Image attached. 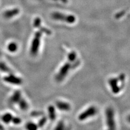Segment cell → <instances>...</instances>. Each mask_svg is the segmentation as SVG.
Here are the masks:
<instances>
[{
  "mask_svg": "<svg viewBox=\"0 0 130 130\" xmlns=\"http://www.w3.org/2000/svg\"><path fill=\"white\" fill-rule=\"evenodd\" d=\"M2 119L4 122L8 123L12 119V116L10 115V114H6V115H5L3 117Z\"/></svg>",
  "mask_w": 130,
  "mask_h": 130,
  "instance_id": "obj_13",
  "label": "cell"
},
{
  "mask_svg": "<svg viewBox=\"0 0 130 130\" xmlns=\"http://www.w3.org/2000/svg\"><path fill=\"white\" fill-rule=\"evenodd\" d=\"M41 34L40 33H37L36 34L35 38H34L33 41L32 42L31 47V53L32 55H36L39 50L40 46V39Z\"/></svg>",
  "mask_w": 130,
  "mask_h": 130,
  "instance_id": "obj_5",
  "label": "cell"
},
{
  "mask_svg": "<svg viewBox=\"0 0 130 130\" xmlns=\"http://www.w3.org/2000/svg\"><path fill=\"white\" fill-rule=\"evenodd\" d=\"M56 106L59 110L62 111H69L71 108L70 104L62 101H56Z\"/></svg>",
  "mask_w": 130,
  "mask_h": 130,
  "instance_id": "obj_6",
  "label": "cell"
},
{
  "mask_svg": "<svg viewBox=\"0 0 130 130\" xmlns=\"http://www.w3.org/2000/svg\"><path fill=\"white\" fill-rule=\"evenodd\" d=\"M13 121L15 124H19L20 123V120L19 118H14L13 119Z\"/></svg>",
  "mask_w": 130,
  "mask_h": 130,
  "instance_id": "obj_19",
  "label": "cell"
},
{
  "mask_svg": "<svg viewBox=\"0 0 130 130\" xmlns=\"http://www.w3.org/2000/svg\"><path fill=\"white\" fill-rule=\"evenodd\" d=\"M19 13V10L18 9H14V10H8L6 11L5 14V16L6 18H10L12 16H15V15L18 14Z\"/></svg>",
  "mask_w": 130,
  "mask_h": 130,
  "instance_id": "obj_10",
  "label": "cell"
},
{
  "mask_svg": "<svg viewBox=\"0 0 130 130\" xmlns=\"http://www.w3.org/2000/svg\"><path fill=\"white\" fill-rule=\"evenodd\" d=\"M54 130H66V126L63 121H60L56 125Z\"/></svg>",
  "mask_w": 130,
  "mask_h": 130,
  "instance_id": "obj_11",
  "label": "cell"
},
{
  "mask_svg": "<svg viewBox=\"0 0 130 130\" xmlns=\"http://www.w3.org/2000/svg\"><path fill=\"white\" fill-rule=\"evenodd\" d=\"M119 82L120 81L118 78H112L108 80V84L112 92L115 94H118L121 91V88L119 86Z\"/></svg>",
  "mask_w": 130,
  "mask_h": 130,
  "instance_id": "obj_4",
  "label": "cell"
},
{
  "mask_svg": "<svg viewBox=\"0 0 130 130\" xmlns=\"http://www.w3.org/2000/svg\"><path fill=\"white\" fill-rule=\"evenodd\" d=\"M97 108L94 106H92L80 114L78 117L79 120L80 121L85 120L89 118L94 116L97 113Z\"/></svg>",
  "mask_w": 130,
  "mask_h": 130,
  "instance_id": "obj_3",
  "label": "cell"
},
{
  "mask_svg": "<svg viewBox=\"0 0 130 130\" xmlns=\"http://www.w3.org/2000/svg\"><path fill=\"white\" fill-rule=\"evenodd\" d=\"M106 121L107 129L106 130H116L115 112L113 108L108 107L106 110Z\"/></svg>",
  "mask_w": 130,
  "mask_h": 130,
  "instance_id": "obj_1",
  "label": "cell"
},
{
  "mask_svg": "<svg viewBox=\"0 0 130 130\" xmlns=\"http://www.w3.org/2000/svg\"><path fill=\"white\" fill-rule=\"evenodd\" d=\"M8 50L10 52H14L17 50V46L15 43H11L9 46H8Z\"/></svg>",
  "mask_w": 130,
  "mask_h": 130,
  "instance_id": "obj_14",
  "label": "cell"
},
{
  "mask_svg": "<svg viewBox=\"0 0 130 130\" xmlns=\"http://www.w3.org/2000/svg\"><path fill=\"white\" fill-rule=\"evenodd\" d=\"M71 68H72V67L70 62L65 63L61 67L59 71L55 76V80H56V81H58V82L62 81L66 78V76L67 75L68 73Z\"/></svg>",
  "mask_w": 130,
  "mask_h": 130,
  "instance_id": "obj_2",
  "label": "cell"
},
{
  "mask_svg": "<svg viewBox=\"0 0 130 130\" xmlns=\"http://www.w3.org/2000/svg\"><path fill=\"white\" fill-rule=\"evenodd\" d=\"M20 98V92H18L15 93V94L13 96V98H12L11 99H12V101L15 102V101H17L18 100H19Z\"/></svg>",
  "mask_w": 130,
  "mask_h": 130,
  "instance_id": "obj_18",
  "label": "cell"
},
{
  "mask_svg": "<svg viewBox=\"0 0 130 130\" xmlns=\"http://www.w3.org/2000/svg\"><path fill=\"white\" fill-rule=\"evenodd\" d=\"M47 121V118L46 117H43L40 120V121L39 122V127H42V126H43V125L46 124Z\"/></svg>",
  "mask_w": 130,
  "mask_h": 130,
  "instance_id": "obj_16",
  "label": "cell"
},
{
  "mask_svg": "<svg viewBox=\"0 0 130 130\" xmlns=\"http://www.w3.org/2000/svg\"><path fill=\"white\" fill-rule=\"evenodd\" d=\"M5 80L7 81V82H9V83L13 84L19 85L21 83V79H20L18 78H16V77L13 75H10V76L6 77Z\"/></svg>",
  "mask_w": 130,
  "mask_h": 130,
  "instance_id": "obj_7",
  "label": "cell"
},
{
  "mask_svg": "<svg viewBox=\"0 0 130 130\" xmlns=\"http://www.w3.org/2000/svg\"><path fill=\"white\" fill-rule=\"evenodd\" d=\"M77 58L76 53L75 52H71L68 54L67 59L70 62H73L75 61Z\"/></svg>",
  "mask_w": 130,
  "mask_h": 130,
  "instance_id": "obj_9",
  "label": "cell"
},
{
  "mask_svg": "<svg viewBox=\"0 0 130 130\" xmlns=\"http://www.w3.org/2000/svg\"><path fill=\"white\" fill-rule=\"evenodd\" d=\"M118 79V80L122 84L124 85L125 80V75L124 74V73H121V74L119 75Z\"/></svg>",
  "mask_w": 130,
  "mask_h": 130,
  "instance_id": "obj_17",
  "label": "cell"
},
{
  "mask_svg": "<svg viewBox=\"0 0 130 130\" xmlns=\"http://www.w3.org/2000/svg\"><path fill=\"white\" fill-rule=\"evenodd\" d=\"M26 128L28 130H37L38 126L34 123H29L27 124Z\"/></svg>",
  "mask_w": 130,
  "mask_h": 130,
  "instance_id": "obj_12",
  "label": "cell"
},
{
  "mask_svg": "<svg viewBox=\"0 0 130 130\" xmlns=\"http://www.w3.org/2000/svg\"><path fill=\"white\" fill-rule=\"evenodd\" d=\"M127 121L129 122V123H130V115H129V116H128L127 118Z\"/></svg>",
  "mask_w": 130,
  "mask_h": 130,
  "instance_id": "obj_20",
  "label": "cell"
},
{
  "mask_svg": "<svg viewBox=\"0 0 130 130\" xmlns=\"http://www.w3.org/2000/svg\"><path fill=\"white\" fill-rule=\"evenodd\" d=\"M48 115L50 119L52 120H54L56 118V113L55 109L53 106H50L48 108Z\"/></svg>",
  "mask_w": 130,
  "mask_h": 130,
  "instance_id": "obj_8",
  "label": "cell"
},
{
  "mask_svg": "<svg viewBox=\"0 0 130 130\" xmlns=\"http://www.w3.org/2000/svg\"><path fill=\"white\" fill-rule=\"evenodd\" d=\"M20 107L21 108V109H24V110H25V109H27L28 108V105L27 103L24 100H22V101L20 102Z\"/></svg>",
  "mask_w": 130,
  "mask_h": 130,
  "instance_id": "obj_15",
  "label": "cell"
}]
</instances>
